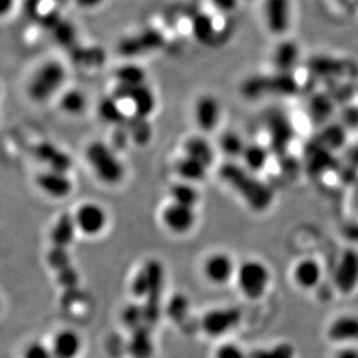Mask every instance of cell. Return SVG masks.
<instances>
[{
	"label": "cell",
	"instance_id": "4fadbf2b",
	"mask_svg": "<svg viewBox=\"0 0 358 358\" xmlns=\"http://www.w3.org/2000/svg\"><path fill=\"white\" fill-rule=\"evenodd\" d=\"M329 341L342 345H355L358 342V315H338L326 328Z\"/></svg>",
	"mask_w": 358,
	"mask_h": 358
},
{
	"label": "cell",
	"instance_id": "ab89813d",
	"mask_svg": "<svg viewBox=\"0 0 358 358\" xmlns=\"http://www.w3.org/2000/svg\"><path fill=\"white\" fill-rule=\"evenodd\" d=\"M13 6L14 0H0V10L3 15L10 13V10H13Z\"/></svg>",
	"mask_w": 358,
	"mask_h": 358
},
{
	"label": "cell",
	"instance_id": "5bb4252c",
	"mask_svg": "<svg viewBox=\"0 0 358 358\" xmlns=\"http://www.w3.org/2000/svg\"><path fill=\"white\" fill-rule=\"evenodd\" d=\"M324 278V269L315 257H304L294 264L292 280L301 290L311 291L318 287Z\"/></svg>",
	"mask_w": 358,
	"mask_h": 358
},
{
	"label": "cell",
	"instance_id": "74e56055",
	"mask_svg": "<svg viewBox=\"0 0 358 358\" xmlns=\"http://www.w3.org/2000/svg\"><path fill=\"white\" fill-rule=\"evenodd\" d=\"M146 312L139 306H130L127 308V311L124 312L125 321L128 322V324H136V326H141V321L145 318Z\"/></svg>",
	"mask_w": 358,
	"mask_h": 358
},
{
	"label": "cell",
	"instance_id": "44dd1931",
	"mask_svg": "<svg viewBox=\"0 0 358 358\" xmlns=\"http://www.w3.org/2000/svg\"><path fill=\"white\" fill-rule=\"evenodd\" d=\"M183 155L197 160L210 169L215 162V151L208 139L201 136H192L183 144Z\"/></svg>",
	"mask_w": 358,
	"mask_h": 358
},
{
	"label": "cell",
	"instance_id": "d6986e66",
	"mask_svg": "<svg viewBox=\"0 0 358 358\" xmlns=\"http://www.w3.org/2000/svg\"><path fill=\"white\" fill-rule=\"evenodd\" d=\"M78 229L76 225L75 217L71 213H63L55 220L51 227L50 239L52 246L69 248L73 243Z\"/></svg>",
	"mask_w": 358,
	"mask_h": 358
},
{
	"label": "cell",
	"instance_id": "d4e9b609",
	"mask_svg": "<svg viewBox=\"0 0 358 358\" xmlns=\"http://www.w3.org/2000/svg\"><path fill=\"white\" fill-rule=\"evenodd\" d=\"M241 158L243 160V166L247 169H250V172L257 174L267 165L269 153L264 146L252 143V144H247Z\"/></svg>",
	"mask_w": 358,
	"mask_h": 358
},
{
	"label": "cell",
	"instance_id": "4dcf8cb0",
	"mask_svg": "<svg viewBox=\"0 0 358 358\" xmlns=\"http://www.w3.org/2000/svg\"><path fill=\"white\" fill-rule=\"evenodd\" d=\"M128 132L134 141L139 144H144L151 137V127L148 119L135 115L134 120L129 121Z\"/></svg>",
	"mask_w": 358,
	"mask_h": 358
},
{
	"label": "cell",
	"instance_id": "7402d4cb",
	"mask_svg": "<svg viewBox=\"0 0 358 358\" xmlns=\"http://www.w3.org/2000/svg\"><path fill=\"white\" fill-rule=\"evenodd\" d=\"M208 169H209L206 166L185 155L176 162V173L179 174L182 181L190 183L202 181L206 176Z\"/></svg>",
	"mask_w": 358,
	"mask_h": 358
},
{
	"label": "cell",
	"instance_id": "f35d334b",
	"mask_svg": "<svg viewBox=\"0 0 358 358\" xmlns=\"http://www.w3.org/2000/svg\"><path fill=\"white\" fill-rule=\"evenodd\" d=\"M334 358H358V348L356 345H343Z\"/></svg>",
	"mask_w": 358,
	"mask_h": 358
},
{
	"label": "cell",
	"instance_id": "30bf717a",
	"mask_svg": "<svg viewBox=\"0 0 358 358\" xmlns=\"http://www.w3.org/2000/svg\"><path fill=\"white\" fill-rule=\"evenodd\" d=\"M264 17L268 31L273 35L287 34L292 24L291 0H264Z\"/></svg>",
	"mask_w": 358,
	"mask_h": 358
},
{
	"label": "cell",
	"instance_id": "d6a6232c",
	"mask_svg": "<svg viewBox=\"0 0 358 358\" xmlns=\"http://www.w3.org/2000/svg\"><path fill=\"white\" fill-rule=\"evenodd\" d=\"M189 301L183 294H176L169 304V315L174 321H180L188 315Z\"/></svg>",
	"mask_w": 358,
	"mask_h": 358
},
{
	"label": "cell",
	"instance_id": "603a6c76",
	"mask_svg": "<svg viewBox=\"0 0 358 358\" xmlns=\"http://www.w3.org/2000/svg\"><path fill=\"white\" fill-rule=\"evenodd\" d=\"M169 196L172 202L179 203L182 206H190L195 209L201 199V194L195 187V183L186 182V181L173 185L169 189Z\"/></svg>",
	"mask_w": 358,
	"mask_h": 358
},
{
	"label": "cell",
	"instance_id": "3957f363",
	"mask_svg": "<svg viewBox=\"0 0 358 358\" xmlns=\"http://www.w3.org/2000/svg\"><path fill=\"white\" fill-rule=\"evenodd\" d=\"M234 280L243 297L248 301H260L271 287V268L264 261L248 259L238 264Z\"/></svg>",
	"mask_w": 358,
	"mask_h": 358
},
{
	"label": "cell",
	"instance_id": "4316f807",
	"mask_svg": "<svg viewBox=\"0 0 358 358\" xmlns=\"http://www.w3.org/2000/svg\"><path fill=\"white\" fill-rule=\"evenodd\" d=\"M193 33L195 38L202 43H211L213 38H216V28L213 17L208 14H199L193 21Z\"/></svg>",
	"mask_w": 358,
	"mask_h": 358
},
{
	"label": "cell",
	"instance_id": "277c9868",
	"mask_svg": "<svg viewBox=\"0 0 358 358\" xmlns=\"http://www.w3.org/2000/svg\"><path fill=\"white\" fill-rule=\"evenodd\" d=\"M65 79L66 70L59 62H45L31 76L28 95L35 102L48 101L63 87Z\"/></svg>",
	"mask_w": 358,
	"mask_h": 358
},
{
	"label": "cell",
	"instance_id": "ac0fdd59",
	"mask_svg": "<svg viewBox=\"0 0 358 358\" xmlns=\"http://www.w3.org/2000/svg\"><path fill=\"white\" fill-rule=\"evenodd\" d=\"M162 267L157 264H148L139 271L132 282V291L137 298L149 297L153 291L159 290L162 280Z\"/></svg>",
	"mask_w": 358,
	"mask_h": 358
},
{
	"label": "cell",
	"instance_id": "b9f144b4",
	"mask_svg": "<svg viewBox=\"0 0 358 358\" xmlns=\"http://www.w3.org/2000/svg\"><path fill=\"white\" fill-rule=\"evenodd\" d=\"M246 1H252V0H246Z\"/></svg>",
	"mask_w": 358,
	"mask_h": 358
},
{
	"label": "cell",
	"instance_id": "e0dca14e",
	"mask_svg": "<svg viewBox=\"0 0 358 358\" xmlns=\"http://www.w3.org/2000/svg\"><path fill=\"white\" fill-rule=\"evenodd\" d=\"M49 345L54 358H78L83 349V340L77 331L64 328L54 335Z\"/></svg>",
	"mask_w": 358,
	"mask_h": 358
},
{
	"label": "cell",
	"instance_id": "836d02e7",
	"mask_svg": "<svg viewBox=\"0 0 358 358\" xmlns=\"http://www.w3.org/2000/svg\"><path fill=\"white\" fill-rule=\"evenodd\" d=\"M215 358H248V354L234 342H224L216 349Z\"/></svg>",
	"mask_w": 358,
	"mask_h": 358
},
{
	"label": "cell",
	"instance_id": "d590c367",
	"mask_svg": "<svg viewBox=\"0 0 358 358\" xmlns=\"http://www.w3.org/2000/svg\"><path fill=\"white\" fill-rule=\"evenodd\" d=\"M57 274L58 283L61 284L62 287H73L78 283V273L76 271L75 268H72V266L65 268L63 271H57Z\"/></svg>",
	"mask_w": 358,
	"mask_h": 358
},
{
	"label": "cell",
	"instance_id": "ffe728a7",
	"mask_svg": "<svg viewBox=\"0 0 358 358\" xmlns=\"http://www.w3.org/2000/svg\"><path fill=\"white\" fill-rule=\"evenodd\" d=\"M301 57V50L292 41H283L275 48L273 63L278 73H290Z\"/></svg>",
	"mask_w": 358,
	"mask_h": 358
},
{
	"label": "cell",
	"instance_id": "6da1fadb",
	"mask_svg": "<svg viewBox=\"0 0 358 358\" xmlns=\"http://www.w3.org/2000/svg\"><path fill=\"white\" fill-rule=\"evenodd\" d=\"M220 178L257 213L267 211L274 202L273 188L243 165L225 162L220 166Z\"/></svg>",
	"mask_w": 358,
	"mask_h": 358
},
{
	"label": "cell",
	"instance_id": "7a4b0ae2",
	"mask_svg": "<svg viewBox=\"0 0 358 358\" xmlns=\"http://www.w3.org/2000/svg\"><path fill=\"white\" fill-rule=\"evenodd\" d=\"M86 159L94 176L102 183L115 186L124 178V166L115 151L106 143L92 142L86 149Z\"/></svg>",
	"mask_w": 358,
	"mask_h": 358
},
{
	"label": "cell",
	"instance_id": "484cf974",
	"mask_svg": "<svg viewBox=\"0 0 358 358\" xmlns=\"http://www.w3.org/2000/svg\"><path fill=\"white\" fill-rule=\"evenodd\" d=\"M59 105L63 112L69 115L78 116L85 112L87 100L85 98L84 93H81L78 90H70L62 95Z\"/></svg>",
	"mask_w": 358,
	"mask_h": 358
},
{
	"label": "cell",
	"instance_id": "e575fe53",
	"mask_svg": "<svg viewBox=\"0 0 358 358\" xmlns=\"http://www.w3.org/2000/svg\"><path fill=\"white\" fill-rule=\"evenodd\" d=\"M21 358H54L50 345L40 341L31 342L24 348Z\"/></svg>",
	"mask_w": 358,
	"mask_h": 358
},
{
	"label": "cell",
	"instance_id": "5b68a950",
	"mask_svg": "<svg viewBox=\"0 0 358 358\" xmlns=\"http://www.w3.org/2000/svg\"><path fill=\"white\" fill-rule=\"evenodd\" d=\"M243 320V311L236 306L216 308L206 312L201 320V327L209 338H220L237 329Z\"/></svg>",
	"mask_w": 358,
	"mask_h": 358
},
{
	"label": "cell",
	"instance_id": "f1b7e54d",
	"mask_svg": "<svg viewBox=\"0 0 358 358\" xmlns=\"http://www.w3.org/2000/svg\"><path fill=\"white\" fill-rule=\"evenodd\" d=\"M119 102L116 98L105 99L100 102L99 114L103 121L109 122L113 124H119L124 121V113L120 107Z\"/></svg>",
	"mask_w": 358,
	"mask_h": 358
},
{
	"label": "cell",
	"instance_id": "cb8c5ba5",
	"mask_svg": "<svg viewBox=\"0 0 358 358\" xmlns=\"http://www.w3.org/2000/svg\"><path fill=\"white\" fill-rule=\"evenodd\" d=\"M297 348L290 341L276 342L264 348L248 352V358H297Z\"/></svg>",
	"mask_w": 358,
	"mask_h": 358
},
{
	"label": "cell",
	"instance_id": "f546056e",
	"mask_svg": "<svg viewBox=\"0 0 358 358\" xmlns=\"http://www.w3.org/2000/svg\"><path fill=\"white\" fill-rule=\"evenodd\" d=\"M246 145V143L236 132H225L220 139V150L229 157L243 156Z\"/></svg>",
	"mask_w": 358,
	"mask_h": 358
},
{
	"label": "cell",
	"instance_id": "1f68e13d",
	"mask_svg": "<svg viewBox=\"0 0 358 358\" xmlns=\"http://www.w3.org/2000/svg\"><path fill=\"white\" fill-rule=\"evenodd\" d=\"M69 248L52 246L47 254V262L54 271H61L71 266V257Z\"/></svg>",
	"mask_w": 358,
	"mask_h": 358
},
{
	"label": "cell",
	"instance_id": "60d3db41",
	"mask_svg": "<svg viewBox=\"0 0 358 358\" xmlns=\"http://www.w3.org/2000/svg\"><path fill=\"white\" fill-rule=\"evenodd\" d=\"M83 5H86V6H91V5H96V3H100L101 0H79Z\"/></svg>",
	"mask_w": 358,
	"mask_h": 358
},
{
	"label": "cell",
	"instance_id": "52a82bcc",
	"mask_svg": "<svg viewBox=\"0 0 358 358\" xmlns=\"http://www.w3.org/2000/svg\"><path fill=\"white\" fill-rule=\"evenodd\" d=\"M160 220L171 234L185 236L196 225V209L171 201L162 208Z\"/></svg>",
	"mask_w": 358,
	"mask_h": 358
},
{
	"label": "cell",
	"instance_id": "ba28073f",
	"mask_svg": "<svg viewBox=\"0 0 358 358\" xmlns=\"http://www.w3.org/2000/svg\"><path fill=\"white\" fill-rule=\"evenodd\" d=\"M79 234L86 237H98L108 225V215L99 203L86 202L73 213Z\"/></svg>",
	"mask_w": 358,
	"mask_h": 358
},
{
	"label": "cell",
	"instance_id": "8992f818",
	"mask_svg": "<svg viewBox=\"0 0 358 358\" xmlns=\"http://www.w3.org/2000/svg\"><path fill=\"white\" fill-rule=\"evenodd\" d=\"M333 284L343 296L354 294L358 287V250L347 248L338 259L334 273Z\"/></svg>",
	"mask_w": 358,
	"mask_h": 358
},
{
	"label": "cell",
	"instance_id": "2e32d148",
	"mask_svg": "<svg viewBox=\"0 0 358 358\" xmlns=\"http://www.w3.org/2000/svg\"><path fill=\"white\" fill-rule=\"evenodd\" d=\"M33 153L36 159L47 166L48 169L63 173H68L71 169L72 160L70 156L52 143H38L34 146Z\"/></svg>",
	"mask_w": 358,
	"mask_h": 358
},
{
	"label": "cell",
	"instance_id": "9a60e30c",
	"mask_svg": "<svg viewBox=\"0 0 358 358\" xmlns=\"http://www.w3.org/2000/svg\"><path fill=\"white\" fill-rule=\"evenodd\" d=\"M194 117L197 127L202 131H213L220 124V117H222L220 101L210 94L199 96L194 107Z\"/></svg>",
	"mask_w": 358,
	"mask_h": 358
},
{
	"label": "cell",
	"instance_id": "9c48e42d",
	"mask_svg": "<svg viewBox=\"0 0 358 358\" xmlns=\"http://www.w3.org/2000/svg\"><path fill=\"white\" fill-rule=\"evenodd\" d=\"M238 264L224 252L210 254L203 262L202 271L206 280L213 285L222 287L236 278Z\"/></svg>",
	"mask_w": 358,
	"mask_h": 358
},
{
	"label": "cell",
	"instance_id": "83f0119b",
	"mask_svg": "<svg viewBox=\"0 0 358 358\" xmlns=\"http://www.w3.org/2000/svg\"><path fill=\"white\" fill-rule=\"evenodd\" d=\"M145 77L144 70L134 64L124 65L116 72V78L122 86H139L145 84Z\"/></svg>",
	"mask_w": 358,
	"mask_h": 358
},
{
	"label": "cell",
	"instance_id": "8d00e7d4",
	"mask_svg": "<svg viewBox=\"0 0 358 358\" xmlns=\"http://www.w3.org/2000/svg\"><path fill=\"white\" fill-rule=\"evenodd\" d=\"M210 3L217 12L227 15L237 10L241 0H210Z\"/></svg>",
	"mask_w": 358,
	"mask_h": 358
},
{
	"label": "cell",
	"instance_id": "7c38bea8",
	"mask_svg": "<svg viewBox=\"0 0 358 358\" xmlns=\"http://www.w3.org/2000/svg\"><path fill=\"white\" fill-rule=\"evenodd\" d=\"M35 183L44 195L54 199H66L73 190V182L68 173L51 169L38 173L35 178Z\"/></svg>",
	"mask_w": 358,
	"mask_h": 358
},
{
	"label": "cell",
	"instance_id": "8fae6325",
	"mask_svg": "<svg viewBox=\"0 0 358 358\" xmlns=\"http://www.w3.org/2000/svg\"><path fill=\"white\" fill-rule=\"evenodd\" d=\"M117 100H127L132 106L136 116L145 117L152 114L156 108V98L145 84L139 86H122L115 90Z\"/></svg>",
	"mask_w": 358,
	"mask_h": 358
}]
</instances>
